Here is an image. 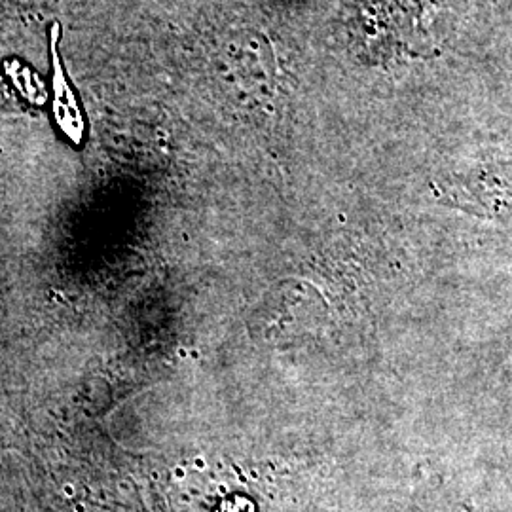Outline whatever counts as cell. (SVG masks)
I'll return each mask as SVG.
<instances>
[{
    "label": "cell",
    "instance_id": "cell-1",
    "mask_svg": "<svg viewBox=\"0 0 512 512\" xmlns=\"http://www.w3.org/2000/svg\"><path fill=\"white\" fill-rule=\"evenodd\" d=\"M431 0H348L349 42L370 63L429 55Z\"/></svg>",
    "mask_w": 512,
    "mask_h": 512
},
{
    "label": "cell",
    "instance_id": "cell-2",
    "mask_svg": "<svg viewBox=\"0 0 512 512\" xmlns=\"http://www.w3.org/2000/svg\"><path fill=\"white\" fill-rule=\"evenodd\" d=\"M55 116L57 124L73 139L74 143H80L84 133V122L80 116V110L76 107V99L73 92L61 73V67L55 61Z\"/></svg>",
    "mask_w": 512,
    "mask_h": 512
}]
</instances>
